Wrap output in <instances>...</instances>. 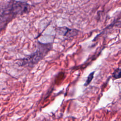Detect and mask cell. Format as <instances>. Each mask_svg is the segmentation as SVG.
<instances>
[{"instance_id": "cell-1", "label": "cell", "mask_w": 121, "mask_h": 121, "mask_svg": "<svg viewBox=\"0 0 121 121\" xmlns=\"http://www.w3.org/2000/svg\"><path fill=\"white\" fill-rule=\"evenodd\" d=\"M30 5L26 1H9L0 6V33L14 18L27 12Z\"/></svg>"}, {"instance_id": "cell-2", "label": "cell", "mask_w": 121, "mask_h": 121, "mask_svg": "<svg viewBox=\"0 0 121 121\" xmlns=\"http://www.w3.org/2000/svg\"><path fill=\"white\" fill-rule=\"evenodd\" d=\"M52 49V43H43L37 41L36 51L29 55L19 60L17 63L19 66L32 68L43 59Z\"/></svg>"}, {"instance_id": "cell-3", "label": "cell", "mask_w": 121, "mask_h": 121, "mask_svg": "<svg viewBox=\"0 0 121 121\" xmlns=\"http://www.w3.org/2000/svg\"><path fill=\"white\" fill-rule=\"evenodd\" d=\"M58 33L59 35H63L67 38H69L75 36L78 34V31L77 30L69 29L66 27H62L58 28Z\"/></svg>"}, {"instance_id": "cell-4", "label": "cell", "mask_w": 121, "mask_h": 121, "mask_svg": "<svg viewBox=\"0 0 121 121\" xmlns=\"http://www.w3.org/2000/svg\"><path fill=\"white\" fill-rule=\"evenodd\" d=\"M112 76L115 79L121 78V69L117 68L115 69L112 74Z\"/></svg>"}, {"instance_id": "cell-5", "label": "cell", "mask_w": 121, "mask_h": 121, "mask_svg": "<svg viewBox=\"0 0 121 121\" xmlns=\"http://www.w3.org/2000/svg\"><path fill=\"white\" fill-rule=\"evenodd\" d=\"M95 72V71H93V72H92L91 73H90L89 74V75H88V76L87 78V79L86 80V81L85 84L84 85V86H86L90 83V82L92 80L93 78H94V75Z\"/></svg>"}]
</instances>
